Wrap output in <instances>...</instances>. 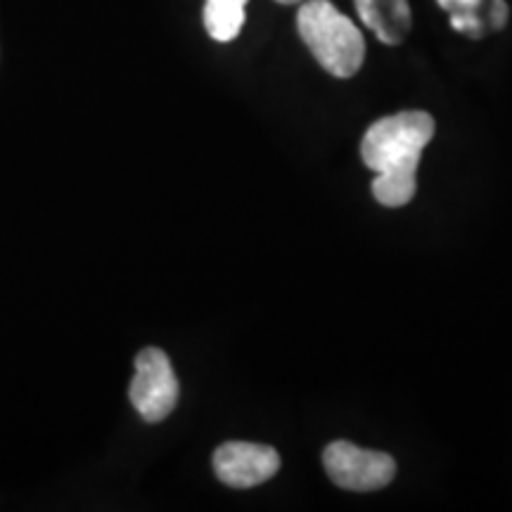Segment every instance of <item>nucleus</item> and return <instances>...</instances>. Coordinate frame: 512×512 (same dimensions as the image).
<instances>
[{"mask_svg": "<svg viewBox=\"0 0 512 512\" xmlns=\"http://www.w3.org/2000/svg\"><path fill=\"white\" fill-rule=\"evenodd\" d=\"M247 0H207L204 5V29L219 43H228L240 36L245 27Z\"/></svg>", "mask_w": 512, "mask_h": 512, "instance_id": "nucleus-8", "label": "nucleus"}, {"mask_svg": "<svg viewBox=\"0 0 512 512\" xmlns=\"http://www.w3.org/2000/svg\"><path fill=\"white\" fill-rule=\"evenodd\" d=\"M275 3H280V5H297V3H302V0H275Z\"/></svg>", "mask_w": 512, "mask_h": 512, "instance_id": "nucleus-9", "label": "nucleus"}, {"mask_svg": "<svg viewBox=\"0 0 512 512\" xmlns=\"http://www.w3.org/2000/svg\"><path fill=\"white\" fill-rule=\"evenodd\" d=\"M434 119L427 112H399L375 121L361 143V157L377 178L375 200L384 207H403L418 190L420 155L434 138Z\"/></svg>", "mask_w": 512, "mask_h": 512, "instance_id": "nucleus-1", "label": "nucleus"}, {"mask_svg": "<svg viewBox=\"0 0 512 512\" xmlns=\"http://www.w3.org/2000/svg\"><path fill=\"white\" fill-rule=\"evenodd\" d=\"M439 5L451 15V27L470 38L501 31L508 22L505 0H439Z\"/></svg>", "mask_w": 512, "mask_h": 512, "instance_id": "nucleus-6", "label": "nucleus"}, {"mask_svg": "<svg viewBox=\"0 0 512 512\" xmlns=\"http://www.w3.org/2000/svg\"><path fill=\"white\" fill-rule=\"evenodd\" d=\"M280 470L278 451L249 441H228L214 453V472L233 489H252L271 479Z\"/></svg>", "mask_w": 512, "mask_h": 512, "instance_id": "nucleus-5", "label": "nucleus"}, {"mask_svg": "<svg viewBox=\"0 0 512 512\" xmlns=\"http://www.w3.org/2000/svg\"><path fill=\"white\" fill-rule=\"evenodd\" d=\"M325 472L339 489L377 491L396 475V463L389 453L368 451L351 441H332L323 453Z\"/></svg>", "mask_w": 512, "mask_h": 512, "instance_id": "nucleus-3", "label": "nucleus"}, {"mask_svg": "<svg viewBox=\"0 0 512 512\" xmlns=\"http://www.w3.org/2000/svg\"><path fill=\"white\" fill-rule=\"evenodd\" d=\"M358 17L387 46H399L411 31L408 0H354Z\"/></svg>", "mask_w": 512, "mask_h": 512, "instance_id": "nucleus-7", "label": "nucleus"}, {"mask_svg": "<svg viewBox=\"0 0 512 512\" xmlns=\"http://www.w3.org/2000/svg\"><path fill=\"white\" fill-rule=\"evenodd\" d=\"M297 29L320 67L337 79H349L366 60V41L349 17L330 0H309L299 8Z\"/></svg>", "mask_w": 512, "mask_h": 512, "instance_id": "nucleus-2", "label": "nucleus"}, {"mask_svg": "<svg viewBox=\"0 0 512 512\" xmlns=\"http://www.w3.org/2000/svg\"><path fill=\"white\" fill-rule=\"evenodd\" d=\"M128 396L143 420L162 422L169 418L178 401V380L162 349L147 347L140 351Z\"/></svg>", "mask_w": 512, "mask_h": 512, "instance_id": "nucleus-4", "label": "nucleus"}]
</instances>
